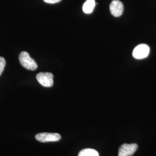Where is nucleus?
Masks as SVG:
<instances>
[{"instance_id":"nucleus-8","label":"nucleus","mask_w":156,"mask_h":156,"mask_svg":"<svg viewBox=\"0 0 156 156\" xmlns=\"http://www.w3.org/2000/svg\"><path fill=\"white\" fill-rule=\"evenodd\" d=\"M78 156H99V154L94 149H85L79 152Z\"/></svg>"},{"instance_id":"nucleus-3","label":"nucleus","mask_w":156,"mask_h":156,"mask_svg":"<svg viewBox=\"0 0 156 156\" xmlns=\"http://www.w3.org/2000/svg\"><path fill=\"white\" fill-rule=\"evenodd\" d=\"M150 53V48L146 44H140L135 48L133 56L136 59H143L149 56Z\"/></svg>"},{"instance_id":"nucleus-4","label":"nucleus","mask_w":156,"mask_h":156,"mask_svg":"<svg viewBox=\"0 0 156 156\" xmlns=\"http://www.w3.org/2000/svg\"><path fill=\"white\" fill-rule=\"evenodd\" d=\"M61 135L57 133H42L35 135V139L43 143L48 142H57L61 140Z\"/></svg>"},{"instance_id":"nucleus-5","label":"nucleus","mask_w":156,"mask_h":156,"mask_svg":"<svg viewBox=\"0 0 156 156\" xmlns=\"http://www.w3.org/2000/svg\"><path fill=\"white\" fill-rule=\"evenodd\" d=\"M138 146L136 144H124L120 147L118 156H132L138 149Z\"/></svg>"},{"instance_id":"nucleus-1","label":"nucleus","mask_w":156,"mask_h":156,"mask_svg":"<svg viewBox=\"0 0 156 156\" xmlns=\"http://www.w3.org/2000/svg\"><path fill=\"white\" fill-rule=\"evenodd\" d=\"M19 59L23 67L28 70L34 71L38 68L36 62L30 57L27 51L21 52L19 55Z\"/></svg>"},{"instance_id":"nucleus-9","label":"nucleus","mask_w":156,"mask_h":156,"mask_svg":"<svg viewBox=\"0 0 156 156\" xmlns=\"http://www.w3.org/2000/svg\"><path fill=\"white\" fill-rule=\"evenodd\" d=\"M5 60L4 57H0V76L2 73V72L4 69V68L5 66Z\"/></svg>"},{"instance_id":"nucleus-7","label":"nucleus","mask_w":156,"mask_h":156,"mask_svg":"<svg viewBox=\"0 0 156 156\" xmlns=\"http://www.w3.org/2000/svg\"><path fill=\"white\" fill-rule=\"evenodd\" d=\"M95 6V0H87L83 5V11L86 14L91 13L94 11Z\"/></svg>"},{"instance_id":"nucleus-2","label":"nucleus","mask_w":156,"mask_h":156,"mask_svg":"<svg viewBox=\"0 0 156 156\" xmlns=\"http://www.w3.org/2000/svg\"><path fill=\"white\" fill-rule=\"evenodd\" d=\"M40 84L46 87H50L53 85V75L50 73H40L36 76Z\"/></svg>"},{"instance_id":"nucleus-10","label":"nucleus","mask_w":156,"mask_h":156,"mask_svg":"<svg viewBox=\"0 0 156 156\" xmlns=\"http://www.w3.org/2000/svg\"><path fill=\"white\" fill-rule=\"evenodd\" d=\"M62 0H44V1L48 4H56Z\"/></svg>"},{"instance_id":"nucleus-6","label":"nucleus","mask_w":156,"mask_h":156,"mask_svg":"<svg viewBox=\"0 0 156 156\" xmlns=\"http://www.w3.org/2000/svg\"><path fill=\"white\" fill-rule=\"evenodd\" d=\"M109 8L112 15L115 17L120 16L122 15L124 10L123 3L119 0L112 1L110 4Z\"/></svg>"}]
</instances>
